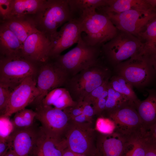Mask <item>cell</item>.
<instances>
[{
	"instance_id": "cell-1",
	"label": "cell",
	"mask_w": 156,
	"mask_h": 156,
	"mask_svg": "<svg viewBox=\"0 0 156 156\" xmlns=\"http://www.w3.org/2000/svg\"><path fill=\"white\" fill-rule=\"evenodd\" d=\"M27 18L51 41L58 28L71 19L68 0H45L38 10Z\"/></svg>"
},
{
	"instance_id": "cell-2",
	"label": "cell",
	"mask_w": 156,
	"mask_h": 156,
	"mask_svg": "<svg viewBox=\"0 0 156 156\" xmlns=\"http://www.w3.org/2000/svg\"><path fill=\"white\" fill-rule=\"evenodd\" d=\"M144 46L138 37L118 30L114 37L101 47L100 58L112 71L120 63L142 53Z\"/></svg>"
},
{
	"instance_id": "cell-3",
	"label": "cell",
	"mask_w": 156,
	"mask_h": 156,
	"mask_svg": "<svg viewBox=\"0 0 156 156\" xmlns=\"http://www.w3.org/2000/svg\"><path fill=\"white\" fill-rule=\"evenodd\" d=\"M78 19L80 23L83 40L88 45L102 46L116 34L118 29L105 14L95 9L84 11Z\"/></svg>"
},
{
	"instance_id": "cell-4",
	"label": "cell",
	"mask_w": 156,
	"mask_h": 156,
	"mask_svg": "<svg viewBox=\"0 0 156 156\" xmlns=\"http://www.w3.org/2000/svg\"><path fill=\"white\" fill-rule=\"evenodd\" d=\"M104 64L100 59L95 65L69 78L65 88L74 101H82L93 90L109 79L110 72Z\"/></svg>"
},
{
	"instance_id": "cell-5",
	"label": "cell",
	"mask_w": 156,
	"mask_h": 156,
	"mask_svg": "<svg viewBox=\"0 0 156 156\" xmlns=\"http://www.w3.org/2000/svg\"><path fill=\"white\" fill-rule=\"evenodd\" d=\"M101 47L88 45L81 38L74 48L52 59L69 78L97 64L100 60Z\"/></svg>"
},
{
	"instance_id": "cell-6",
	"label": "cell",
	"mask_w": 156,
	"mask_h": 156,
	"mask_svg": "<svg viewBox=\"0 0 156 156\" xmlns=\"http://www.w3.org/2000/svg\"><path fill=\"white\" fill-rule=\"evenodd\" d=\"M112 73L122 77L133 87L140 90L149 85L156 77L149 57L142 53L120 63L113 69Z\"/></svg>"
},
{
	"instance_id": "cell-7",
	"label": "cell",
	"mask_w": 156,
	"mask_h": 156,
	"mask_svg": "<svg viewBox=\"0 0 156 156\" xmlns=\"http://www.w3.org/2000/svg\"><path fill=\"white\" fill-rule=\"evenodd\" d=\"M97 133L92 123L70 120L64 137L67 148L77 153L94 156Z\"/></svg>"
},
{
	"instance_id": "cell-8",
	"label": "cell",
	"mask_w": 156,
	"mask_h": 156,
	"mask_svg": "<svg viewBox=\"0 0 156 156\" xmlns=\"http://www.w3.org/2000/svg\"><path fill=\"white\" fill-rule=\"evenodd\" d=\"M115 124V132L126 138L144 135L142 122L134 104L127 101L103 115Z\"/></svg>"
},
{
	"instance_id": "cell-9",
	"label": "cell",
	"mask_w": 156,
	"mask_h": 156,
	"mask_svg": "<svg viewBox=\"0 0 156 156\" xmlns=\"http://www.w3.org/2000/svg\"><path fill=\"white\" fill-rule=\"evenodd\" d=\"M37 65L22 56L0 58V83L15 88L25 79L35 77Z\"/></svg>"
},
{
	"instance_id": "cell-10",
	"label": "cell",
	"mask_w": 156,
	"mask_h": 156,
	"mask_svg": "<svg viewBox=\"0 0 156 156\" xmlns=\"http://www.w3.org/2000/svg\"><path fill=\"white\" fill-rule=\"evenodd\" d=\"M103 14L109 18L118 30L138 38L139 34L156 17V9L132 10L119 13L108 12Z\"/></svg>"
},
{
	"instance_id": "cell-11",
	"label": "cell",
	"mask_w": 156,
	"mask_h": 156,
	"mask_svg": "<svg viewBox=\"0 0 156 156\" xmlns=\"http://www.w3.org/2000/svg\"><path fill=\"white\" fill-rule=\"evenodd\" d=\"M37 74L36 87L38 95L34 102L39 104L51 91L65 86L69 77L52 59L40 66Z\"/></svg>"
},
{
	"instance_id": "cell-12",
	"label": "cell",
	"mask_w": 156,
	"mask_h": 156,
	"mask_svg": "<svg viewBox=\"0 0 156 156\" xmlns=\"http://www.w3.org/2000/svg\"><path fill=\"white\" fill-rule=\"evenodd\" d=\"M35 111L36 118L46 132L55 137H64L70 122V116L64 109L38 104Z\"/></svg>"
},
{
	"instance_id": "cell-13",
	"label": "cell",
	"mask_w": 156,
	"mask_h": 156,
	"mask_svg": "<svg viewBox=\"0 0 156 156\" xmlns=\"http://www.w3.org/2000/svg\"><path fill=\"white\" fill-rule=\"evenodd\" d=\"M36 78L32 76L27 77L14 89L2 116L9 117L34 102L38 95Z\"/></svg>"
},
{
	"instance_id": "cell-14",
	"label": "cell",
	"mask_w": 156,
	"mask_h": 156,
	"mask_svg": "<svg viewBox=\"0 0 156 156\" xmlns=\"http://www.w3.org/2000/svg\"><path fill=\"white\" fill-rule=\"evenodd\" d=\"M81 33L78 19H71L64 24L51 41L50 58H56L63 51L77 43L81 38Z\"/></svg>"
},
{
	"instance_id": "cell-15",
	"label": "cell",
	"mask_w": 156,
	"mask_h": 156,
	"mask_svg": "<svg viewBox=\"0 0 156 156\" xmlns=\"http://www.w3.org/2000/svg\"><path fill=\"white\" fill-rule=\"evenodd\" d=\"M51 46L50 40L37 31L30 35L23 43L22 56L41 66L50 59Z\"/></svg>"
},
{
	"instance_id": "cell-16",
	"label": "cell",
	"mask_w": 156,
	"mask_h": 156,
	"mask_svg": "<svg viewBox=\"0 0 156 156\" xmlns=\"http://www.w3.org/2000/svg\"><path fill=\"white\" fill-rule=\"evenodd\" d=\"M39 127L14 129L9 136L10 148L16 156H30L38 137Z\"/></svg>"
},
{
	"instance_id": "cell-17",
	"label": "cell",
	"mask_w": 156,
	"mask_h": 156,
	"mask_svg": "<svg viewBox=\"0 0 156 156\" xmlns=\"http://www.w3.org/2000/svg\"><path fill=\"white\" fill-rule=\"evenodd\" d=\"M67 147L64 138L54 137L41 126L30 156H62L64 150Z\"/></svg>"
},
{
	"instance_id": "cell-18",
	"label": "cell",
	"mask_w": 156,
	"mask_h": 156,
	"mask_svg": "<svg viewBox=\"0 0 156 156\" xmlns=\"http://www.w3.org/2000/svg\"><path fill=\"white\" fill-rule=\"evenodd\" d=\"M127 140L115 132L105 135L97 131L94 156H125Z\"/></svg>"
},
{
	"instance_id": "cell-19",
	"label": "cell",
	"mask_w": 156,
	"mask_h": 156,
	"mask_svg": "<svg viewBox=\"0 0 156 156\" xmlns=\"http://www.w3.org/2000/svg\"><path fill=\"white\" fill-rule=\"evenodd\" d=\"M23 43L11 30L0 25V53L1 57L22 56Z\"/></svg>"
},
{
	"instance_id": "cell-20",
	"label": "cell",
	"mask_w": 156,
	"mask_h": 156,
	"mask_svg": "<svg viewBox=\"0 0 156 156\" xmlns=\"http://www.w3.org/2000/svg\"><path fill=\"white\" fill-rule=\"evenodd\" d=\"M147 90V97L135 105L145 132L156 123V89Z\"/></svg>"
},
{
	"instance_id": "cell-21",
	"label": "cell",
	"mask_w": 156,
	"mask_h": 156,
	"mask_svg": "<svg viewBox=\"0 0 156 156\" xmlns=\"http://www.w3.org/2000/svg\"><path fill=\"white\" fill-rule=\"evenodd\" d=\"M152 8L146 0H107L104 6L96 10L99 13H119L132 10H149Z\"/></svg>"
},
{
	"instance_id": "cell-22",
	"label": "cell",
	"mask_w": 156,
	"mask_h": 156,
	"mask_svg": "<svg viewBox=\"0 0 156 156\" xmlns=\"http://www.w3.org/2000/svg\"><path fill=\"white\" fill-rule=\"evenodd\" d=\"M77 104V102L73 100L69 92L66 88L60 87L50 92L38 104L63 110L68 107L75 106Z\"/></svg>"
},
{
	"instance_id": "cell-23",
	"label": "cell",
	"mask_w": 156,
	"mask_h": 156,
	"mask_svg": "<svg viewBox=\"0 0 156 156\" xmlns=\"http://www.w3.org/2000/svg\"><path fill=\"white\" fill-rule=\"evenodd\" d=\"M45 0H14L12 10L7 20L27 18L34 14Z\"/></svg>"
},
{
	"instance_id": "cell-24",
	"label": "cell",
	"mask_w": 156,
	"mask_h": 156,
	"mask_svg": "<svg viewBox=\"0 0 156 156\" xmlns=\"http://www.w3.org/2000/svg\"><path fill=\"white\" fill-rule=\"evenodd\" d=\"M0 24L11 30L23 43L30 35L38 31L27 18L9 19Z\"/></svg>"
},
{
	"instance_id": "cell-25",
	"label": "cell",
	"mask_w": 156,
	"mask_h": 156,
	"mask_svg": "<svg viewBox=\"0 0 156 156\" xmlns=\"http://www.w3.org/2000/svg\"><path fill=\"white\" fill-rule=\"evenodd\" d=\"M109 83L113 89L134 104L135 107L140 101L133 90V86L122 77L113 74L109 79Z\"/></svg>"
},
{
	"instance_id": "cell-26",
	"label": "cell",
	"mask_w": 156,
	"mask_h": 156,
	"mask_svg": "<svg viewBox=\"0 0 156 156\" xmlns=\"http://www.w3.org/2000/svg\"><path fill=\"white\" fill-rule=\"evenodd\" d=\"M107 0H68L71 19H78L83 12L87 10H96L104 7Z\"/></svg>"
},
{
	"instance_id": "cell-27",
	"label": "cell",
	"mask_w": 156,
	"mask_h": 156,
	"mask_svg": "<svg viewBox=\"0 0 156 156\" xmlns=\"http://www.w3.org/2000/svg\"><path fill=\"white\" fill-rule=\"evenodd\" d=\"M138 38L144 43L142 53L148 55L156 47V17L139 34Z\"/></svg>"
},
{
	"instance_id": "cell-28",
	"label": "cell",
	"mask_w": 156,
	"mask_h": 156,
	"mask_svg": "<svg viewBox=\"0 0 156 156\" xmlns=\"http://www.w3.org/2000/svg\"><path fill=\"white\" fill-rule=\"evenodd\" d=\"M146 142L144 135L128 139L125 156H145Z\"/></svg>"
},
{
	"instance_id": "cell-29",
	"label": "cell",
	"mask_w": 156,
	"mask_h": 156,
	"mask_svg": "<svg viewBox=\"0 0 156 156\" xmlns=\"http://www.w3.org/2000/svg\"><path fill=\"white\" fill-rule=\"evenodd\" d=\"M36 114L35 111L24 109L15 113L11 121L14 129L26 128L34 125Z\"/></svg>"
},
{
	"instance_id": "cell-30",
	"label": "cell",
	"mask_w": 156,
	"mask_h": 156,
	"mask_svg": "<svg viewBox=\"0 0 156 156\" xmlns=\"http://www.w3.org/2000/svg\"><path fill=\"white\" fill-rule=\"evenodd\" d=\"M127 101L122 95L112 88L109 82L105 107L102 115L114 109Z\"/></svg>"
},
{
	"instance_id": "cell-31",
	"label": "cell",
	"mask_w": 156,
	"mask_h": 156,
	"mask_svg": "<svg viewBox=\"0 0 156 156\" xmlns=\"http://www.w3.org/2000/svg\"><path fill=\"white\" fill-rule=\"evenodd\" d=\"M95 128L99 133L109 135L115 132L116 125L114 121L109 118L101 116L97 118Z\"/></svg>"
},
{
	"instance_id": "cell-32",
	"label": "cell",
	"mask_w": 156,
	"mask_h": 156,
	"mask_svg": "<svg viewBox=\"0 0 156 156\" xmlns=\"http://www.w3.org/2000/svg\"><path fill=\"white\" fill-rule=\"evenodd\" d=\"M15 88L0 83V112L1 115L5 112L11 94Z\"/></svg>"
},
{
	"instance_id": "cell-33",
	"label": "cell",
	"mask_w": 156,
	"mask_h": 156,
	"mask_svg": "<svg viewBox=\"0 0 156 156\" xmlns=\"http://www.w3.org/2000/svg\"><path fill=\"white\" fill-rule=\"evenodd\" d=\"M108 86L92 105L95 115H101L105 109L108 95Z\"/></svg>"
},
{
	"instance_id": "cell-34",
	"label": "cell",
	"mask_w": 156,
	"mask_h": 156,
	"mask_svg": "<svg viewBox=\"0 0 156 156\" xmlns=\"http://www.w3.org/2000/svg\"><path fill=\"white\" fill-rule=\"evenodd\" d=\"M14 0H0V19L1 23L8 18L12 9Z\"/></svg>"
},
{
	"instance_id": "cell-35",
	"label": "cell",
	"mask_w": 156,
	"mask_h": 156,
	"mask_svg": "<svg viewBox=\"0 0 156 156\" xmlns=\"http://www.w3.org/2000/svg\"><path fill=\"white\" fill-rule=\"evenodd\" d=\"M109 80V79L107 80L101 85L93 90L84 99L83 101L88 103L92 105L103 91L107 88Z\"/></svg>"
},
{
	"instance_id": "cell-36",
	"label": "cell",
	"mask_w": 156,
	"mask_h": 156,
	"mask_svg": "<svg viewBox=\"0 0 156 156\" xmlns=\"http://www.w3.org/2000/svg\"><path fill=\"white\" fill-rule=\"evenodd\" d=\"M78 103L80 105L81 108L82 114L92 119V116L95 115V114L92 105L83 101Z\"/></svg>"
},
{
	"instance_id": "cell-37",
	"label": "cell",
	"mask_w": 156,
	"mask_h": 156,
	"mask_svg": "<svg viewBox=\"0 0 156 156\" xmlns=\"http://www.w3.org/2000/svg\"><path fill=\"white\" fill-rule=\"evenodd\" d=\"M144 138L147 142L156 147V123L146 132Z\"/></svg>"
},
{
	"instance_id": "cell-38",
	"label": "cell",
	"mask_w": 156,
	"mask_h": 156,
	"mask_svg": "<svg viewBox=\"0 0 156 156\" xmlns=\"http://www.w3.org/2000/svg\"><path fill=\"white\" fill-rule=\"evenodd\" d=\"M10 148L9 136L0 137V156H3Z\"/></svg>"
},
{
	"instance_id": "cell-39",
	"label": "cell",
	"mask_w": 156,
	"mask_h": 156,
	"mask_svg": "<svg viewBox=\"0 0 156 156\" xmlns=\"http://www.w3.org/2000/svg\"><path fill=\"white\" fill-rule=\"evenodd\" d=\"M146 140V149L145 156H156V147Z\"/></svg>"
},
{
	"instance_id": "cell-40",
	"label": "cell",
	"mask_w": 156,
	"mask_h": 156,
	"mask_svg": "<svg viewBox=\"0 0 156 156\" xmlns=\"http://www.w3.org/2000/svg\"><path fill=\"white\" fill-rule=\"evenodd\" d=\"M147 56L149 57L156 73V47L154 50Z\"/></svg>"
},
{
	"instance_id": "cell-41",
	"label": "cell",
	"mask_w": 156,
	"mask_h": 156,
	"mask_svg": "<svg viewBox=\"0 0 156 156\" xmlns=\"http://www.w3.org/2000/svg\"><path fill=\"white\" fill-rule=\"evenodd\" d=\"M62 156H87L85 155L75 153L67 148L64 150Z\"/></svg>"
},
{
	"instance_id": "cell-42",
	"label": "cell",
	"mask_w": 156,
	"mask_h": 156,
	"mask_svg": "<svg viewBox=\"0 0 156 156\" xmlns=\"http://www.w3.org/2000/svg\"><path fill=\"white\" fill-rule=\"evenodd\" d=\"M147 2L153 8H156V0H146Z\"/></svg>"
},
{
	"instance_id": "cell-43",
	"label": "cell",
	"mask_w": 156,
	"mask_h": 156,
	"mask_svg": "<svg viewBox=\"0 0 156 156\" xmlns=\"http://www.w3.org/2000/svg\"><path fill=\"white\" fill-rule=\"evenodd\" d=\"M3 156H16L13 151L10 148Z\"/></svg>"
}]
</instances>
